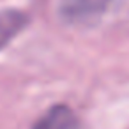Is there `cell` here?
I'll return each instance as SVG.
<instances>
[{
    "instance_id": "cell-1",
    "label": "cell",
    "mask_w": 129,
    "mask_h": 129,
    "mask_svg": "<svg viewBox=\"0 0 129 129\" xmlns=\"http://www.w3.org/2000/svg\"><path fill=\"white\" fill-rule=\"evenodd\" d=\"M113 0H58V14L64 21L78 27H88L99 21Z\"/></svg>"
},
{
    "instance_id": "cell-2",
    "label": "cell",
    "mask_w": 129,
    "mask_h": 129,
    "mask_svg": "<svg viewBox=\"0 0 129 129\" xmlns=\"http://www.w3.org/2000/svg\"><path fill=\"white\" fill-rule=\"evenodd\" d=\"M32 129H81V124L71 108L58 104L50 108Z\"/></svg>"
}]
</instances>
